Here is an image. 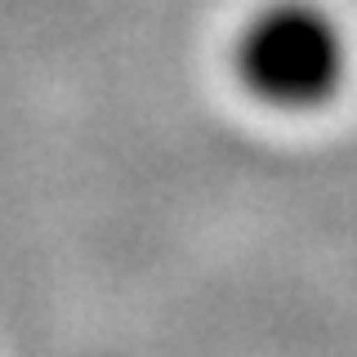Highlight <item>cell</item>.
<instances>
[{
	"instance_id": "obj_1",
	"label": "cell",
	"mask_w": 357,
	"mask_h": 357,
	"mask_svg": "<svg viewBox=\"0 0 357 357\" xmlns=\"http://www.w3.org/2000/svg\"><path fill=\"white\" fill-rule=\"evenodd\" d=\"M241 76L273 103H317L344 72L340 27L312 5H273L241 36Z\"/></svg>"
}]
</instances>
